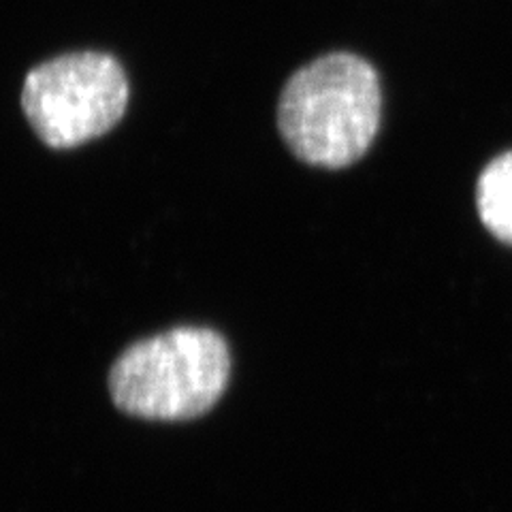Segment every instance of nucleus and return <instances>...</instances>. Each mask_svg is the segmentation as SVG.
I'll return each mask as SVG.
<instances>
[{"mask_svg": "<svg viewBox=\"0 0 512 512\" xmlns=\"http://www.w3.org/2000/svg\"><path fill=\"white\" fill-rule=\"evenodd\" d=\"M231 376L220 333L178 327L126 348L111 367L114 404L139 419L186 421L216 406Z\"/></svg>", "mask_w": 512, "mask_h": 512, "instance_id": "2", "label": "nucleus"}, {"mask_svg": "<svg viewBox=\"0 0 512 512\" xmlns=\"http://www.w3.org/2000/svg\"><path fill=\"white\" fill-rule=\"evenodd\" d=\"M476 205L489 233L512 246V152L491 160L480 173Z\"/></svg>", "mask_w": 512, "mask_h": 512, "instance_id": "4", "label": "nucleus"}, {"mask_svg": "<svg viewBox=\"0 0 512 512\" xmlns=\"http://www.w3.org/2000/svg\"><path fill=\"white\" fill-rule=\"evenodd\" d=\"M128 79L103 52H73L30 69L22 109L32 131L54 150L82 146L109 133L126 111Z\"/></svg>", "mask_w": 512, "mask_h": 512, "instance_id": "3", "label": "nucleus"}, {"mask_svg": "<svg viewBox=\"0 0 512 512\" xmlns=\"http://www.w3.org/2000/svg\"><path fill=\"white\" fill-rule=\"evenodd\" d=\"M380 82L370 62L333 52L301 67L284 84L278 131L299 160L344 169L372 148L380 128Z\"/></svg>", "mask_w": 512, "mask_h": 512, "instance_id": "1", "label": "nucleus"}]
</instances>
